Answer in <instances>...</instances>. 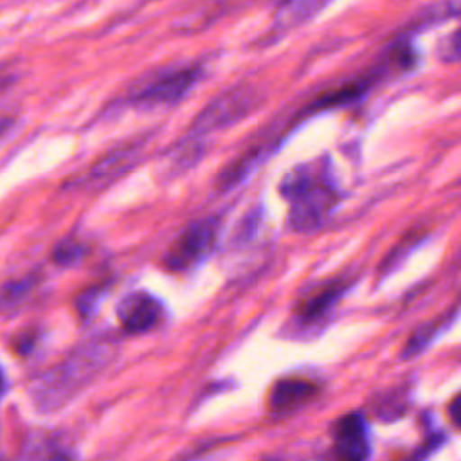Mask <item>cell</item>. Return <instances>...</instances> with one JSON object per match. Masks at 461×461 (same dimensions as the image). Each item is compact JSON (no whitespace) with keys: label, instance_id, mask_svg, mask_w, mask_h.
Listing matches in <instances>:
<instances>
[{"label":"cell","instance_id":"obj_1","mask_svg":"<svg viewBox=\"0 0 461 461\" xmlns=\"http://www.w3.org/2000/svg\"><path fill=\"white\" fill-rule=\"evenodd\" d=\"M115 355L117 340L113 337L106 333L88 337L31 382L32 407L40 412L63 409L113 362Z\"/></svg>","mask_w":461,"mask_h":461},{"label":"cell","instance_id":"obj_2","mask_svg":"<svg viewBox=\"0 0 461 461\" xmlns=\"http://www.w3.org/2000/svg\"><path fill=\"white\" fill-rule=\"evenodd\" d=\"M279 191L290 203L288 223L297 232L321 227L339 202L335 187L317 162L297 166L286 173Z\"/></svg>","mask_w":461,"mask_h":461},{"label":"cell","instance_id":"obj_3","mask_svg":"<svg viewBox=\"0 0 461 461\" xmlns=\"http://www.w3.org/2000/svg\"><path fill=\"white\" fill-rule=\"evenodd\" d=\"M202 76L203 68L200 65L166 68L151 74L146 81L133 88L126 101L140 110L171 106L182 101L202 79Z\"/></svg>","mask_w":461,"mask_h":461},{"label":"cell","instance_id":"obj_4","mask_svg":"<svg viewBox=\"0 0 461 461\" xmlns=\"http://www.w3.org/2000/svg\"><path fill=\"white\" fill-rule=\"evenodd\" d=\"M259 104V95L250 85H236L218 97H214L193 121L189 137L200 139L202 135L230 128L245 119Z\"/></svg>","mask_w":461,"mask_h":461},{"label":"cell","instance_id":"obj_5","mask_svg":"<svg viewBox=\"0 0 461 461\" xmlns=\"http://www.w3.org/2000/svg\"><path fill=\"white\" fill-rule=\"evenodd\" d=\"M220 234V220L205 216L193 220L171 243L164 256V267L171 272H184L205 259Z\"/></svg>","mask_w":461,"mask_h":461},{"label":"cell","instance_id":"obj_6","mask_svg":"<svg viewBox=\"0 0 461 461\" xmlns=\"http://www.w3.org/2000/svg\"><path fill=\"white\" fill-rule=\"evenodd\" d=\"M115 315L126 333H146L162 321L164 304L153 294L135 290L117 303Z\"/></svg>","mask_w":461,"mask_h":461},{"label":"cell","instance_id":"obj_7","mask_svg":"<svg viewBox=\"0 0 461 461\" xmlns=\"http://www.w3.org/2000/svg\"><path fill=\"white\" fill-rule=\"evenodd\" d=\"M335 454L348 461H362L371 454L369 430L360 412L342 416L333 427Z\"/></svg>","mask_w":461,"mask_h":461},{"label":"cell","instance_id":"obj_8","mask_svg":"<svg viewBox=\"0 0 461 461\" xmlns=\"http://www.w3.org/2000/svg\"><path fill=\"white\" fill-rule=\"evenodd\" d=\"M319 393L317 384L306 378H281L274 384L268 394V407L277 416L292 414L308 405Z\"/></svg>","mask_w":461,"mask_h":461},{"label":"cell","instance_id":"obj_9","mask_svg":"<svg viewBox=\"0 0 461 461\" xmlns=\"http://www.w3.org/2000/svg\"><path fill=\"white\" fill-rule=\"evenodd\" d=\"M142 144H126L121 148L112 149L106 157H103L90 171H88V180L90 184L104 185L119 178L122 173H126L139 158Z\"/></svg>","mask_w":461,"mask_h":461},{"label":"cell","instance_id":"obj_10","mask_svg":"<svg viewBox=\"0 0 461 461\" xmlns=\"http://www.w3.org/2000/svg\"><path fill=\"white\" fill-rule=\"evenodd\" d=\"M344 290H346L344 283L331 281L326 286H319V290L310 292L295 306L297 321L303 324H312L322 319L331 310V306L339 301Z\"/></svg>","mask_w":461,"mask_h":461},{"label":"cell","instance_id":"obj_11","mask_svg":"<svg viewBox=\"0 0 461 461\" xmlns=\"http://www.w3.org/2000/svg\"><path fill=\"white\" fill-rule=\"evenodd\" d=\"M331 0H283L276 13V27L292 29L310 22Z\"/></svg>","mask_w":461,"mask_h":461},{"label":"cell","instance_id":"obj_12","mask_svg":"<svg viewBox=\"0 0 461 461\" xmlns=\"http://www.w3.org/2000/svg\"><path fill=\"white\" fill-rule=\"evenodd\" d=\"M38 286V277L34 274L7 279L0 285V313H13L20 310Z\"/></svg>","mask_w":461,"mask_h":461},{"label":"cell","instance_id":"obj_13","mask_svg":"<svg viewBox=\"0 0 461 461\" xmlns=\"http://www.w3.org/2000/svg\"><path fill=\"white\" fill-rule=\"evenodd\" d=\"M369 83L367 81H355V83H349L342 88H337L322 97H319L315 103H313V108L315 110H322V108H333V106H339V104H348L355 99H358L366 90H367Z\"/></svg>","mask_w":461,"mask_h":461},{"label":"cell","instance_id":"obj_14","mask_svg":"<svg viewBox=\"0 0 461 461\" xmlns=\"http://www.w3.org/2000/svg\"><path fill=\"white\" fill-rule=\"evenodd\" d=\"M106 292H110V285H108V283H99V285L90 286L88 290H85V292L77 297L76 308H77V312H79V315H81L83 321H86L92 313L97 312V308H99L101 301L104 299Z\"/></svg>","mask_w":461,"mask_h":461},{"label":"cell","instance_id":"obj_15","mask_svg":"<svg viewBox=\"0 0 461 461\" xmlns=\"http://www.w3.org/2000/svg\"><path fill=\"white\" fill-rule=\"evenodd\" d=\"M83 256H85L83 243L74 241V240H65V241L58 243L52 250V261L59 267H72V265L79 263Z\"/></svg>","mask_w":461,"mask_h":461},{"label":"cell","instance_id":"obj_16","mask_svg":"<svg viewBox=\"0 0 461 461\" xmlns=\"http://www.w3.org/2000/svg\"><path fill=\"white\" fill-rule=\"evenodd\" d=\"M434 335H436V324H432V322H429V324L418 328V330L409 337V340L405 342L403 351H402V357H403V358H411V357L421 353V351L427 348V344L434 339Z\"/></svg>","mask_w":461,"mask_h":461},{"label":"cell","instance_id":"obj_17","mask_svg":"<svg viewBox=\"0 0 461 461\" xmlns=\"http://www.w3.org/2000/svg\"><path fill=\"white\" fill-rule=\"evenodd\" d=\"M438 56L441 61H461V27L448 32L438 45Z\"/></svg>","mask_w":461,"mask_h":461},{"label":"cell","instance_id":"obj_18","mask_svg":"<svg viewBox=\"0 0 461 461\" xmlns=\"http://www.w3.org/2000/svg\"><path fill=\"white\" fill-rule=\"evenodd\" d=\"M38 342V335L36 333H22L18 337V340H14V349L20 353V355H29V351L34 348V344Z\"/></svg>","mask_w":461,"mask_h":461},{"label":"cell","instance_id":"obj_19","mask_svg":"<svg viewBox=\"0 0 461 461\" xmlns=\"http://www.w3.org/2000/svg\"><path fill=\"white\" fill-rule=\"evenodd\" d=\"M448 416L450 421L461 429V393L457 396H454V400L448 405Z\"/></svg>","mask_w":461,"mask_h":461},{"label":"cell","instance_id":"obj_20","mask_svg":"<svg viewBox=\"0 0 461 461\" xmlns=\"http://www.w3.org/2000/svg\"><path fill=\"white\" fill-rule=\"evenodd\" d=\"M11 81H13V76L7 70L0 68V94L11 85Z\"/></svg>","mask_w":461,"mask_h":461},{"label":"cell","instance_id":"obj_21","mask_svg":"<svg viewBox=\"0 0 461 461\" xmlns=\"http://www.w3.org/2000/svg\"><path fill=\"white\" fill-rule=\"evenodd\" d=\"M5 391H7V380H5L4 369L0 367V398L5 394Z\"/></svg>","mask_w":461,"mask_h":461}]
</instances>
